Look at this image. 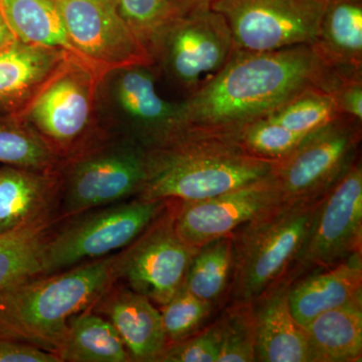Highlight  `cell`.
<instances>
[{
  "instance_id": "1",
  "label": "cell",
  "mask_w": 362,
  "mask_h": 362,
  "mask_svg": "<svg viewBox=\"0 0 362 362\" xmlns=\"http://www.w3.org/2000/svg\"><path fill=\"white\" fill-rule=\"evenodd\" d=\"M340 76L312 45L265 52H233L211 81L178 103L180 127L235 134L304 90H333Z\"/></svg>"
},
{
  "instance_id": "2",
  "label": "cell",
  "mask_w": 362,
  "mask_h": 362,
  "mask_svg": "<svg viewBox=\"0 0 362 362\" xmlns=\"http://www.w3.org/2000/svg\"><path fill=\"white\" fill-rule=\"evenodd\" d=\"M276 162L252 156L233 134L180 127L147 149V175L136 197L194 202L251 185L273 173Z\"/></svg>"
},
{
  "instance_id": "3",
  "label": "cell",
  "mask_w": 362,
  "mask_h": 362,
  "mask_svg": "<svg viewBox=\"0 0 362 362\" xmlns=\"http://www.w3.org/2000/svg\"><path fill=\"white\" fill-rule=\"evenodd\" d=\"M119 252L30 279L0 291V334L58 356L71 319L96 305L116 282Z\"/></svg>"
},
{
  "instance_id": "4",
  "label": "cell",
  "mask_w": 362,
  "mask_h": 362,
  "mask_svg": "<svg viewBox=\"0 0 362 362\" xmlns=\"http://www.w3.org/2000/svg\"><path fill=\"white\" fill-rule=\"evenodd\" d=\"M322 199L281 202L230 235L228 302L252 303L289 274Z\"/></svg>"
},
{
  "instance_id": "5",
  "label": "cell",
  "mask_w": 362,
  "mask_h": 362,
  "mask_svg": "<svg viewBox=\"0 0 362 362\" xmlns=\"http://www.w3.org/2000/svg\"><path fill=\"white\" fill-rule=\"evenodd\" d=\"M102 78L92 69L70 62L20 115L61 166L114 135L100 112Z\"/></svg>"
},
{
  "instance_id": "6",
  "label": "cell",
  "mask_w": 362,
  "mask_h": 362,
  "mask_svg": "<svg viewBox=\"0 0 362 362\" xmlns=\"http://www.w3.org/2000/svg\"><path fill=\"white\" fill-rule=\"evenodd\" d=\"M166 204L168 201L135 197L61 221L45 244L40 276L122 251L148 228Z\"/></svg>"
},
{
  "instance_id": "7",
  "label": "cell",
  "mask_w": 362,
  "mask_h": 362,
  "mask_svg": "<svg viewBox=\"0 0 362 362\" xmlns=\"http://www.w3.org/2000/svg\"><path fill=\"white\" fill-rule=\"evenodd\" d=\"M61 175L58 214L63 221L137 197L146 180L147 148L131 138L112 135L62 166Z\"/></svg>"
},
{
  "instance_id": "8",
  "label": "cell",
  "mask_w": 362,
  "mask_h": 362,
  "mask_svg": "<svg viewBox=\"0 0 362 362\" xmlns=\"http://www.w3.org/2000/svg\"><path fill=\"white\" fill-rule=\"evenodd\" d=\"M153 66H129L105 74L99 84L102 120L111 134L125 136L147 149L180 129V106L159 95Z\"/></svg>"
},
{
  "instance_id": "9",
  "label": "cell",
  "mask_w": 362,
  "mask_h": 362,
  "mask_svg": "<svg viewBox=\"0 0 362 362\" xmlns=\"http://www.w3.org/2000/svg\"><path fill=\"white\" fill-rule=\"evenodd\" d=\"M233 54L232 33L211 7L181 14L162 37L153 56L163 75L187 97L216 75Z\"/></svg>"
},
{
  "instance_id": "10",
  "label": "cell",
  "mask_w": 362,
  "mask_h": 362,
  "mask_svg": "<svg viewBox=\"0 0 362 362\" xmlns=\"http://www.w3.org/2000/svg\"><path fill=\"white\" fill-rule=\"evenodd\" d=\"M328 0H216L233 52L278 51L315 40Z\"/></svg>"
},
{
  "instance_id": "11",
  "label": "cell",
  "mask_w": 362,
  "mask_h": 362,
  "mask_svg": "<svg viewBox=\"0 0 362 362\" xmlns=\"http://www.w3.org/2000/svg\"><path fill=\"white\" fill-rule=\"evenodd\" d=\"M362 122L343 116L276 162L272 177L283 202L321 199L359 157Z\"/></svg>"
},
{
  "instance_id": "12",
  "label": "cell",
  "mask_w": 362,
  "mask_h": 362,
  "mask_svg": "<svg viewBox=\"0 0 362 362\" xmlns=\"http://www.w3.org/2000/svg\"><path fill=\"white\" fill-rule=\"evenodd\" d=\"M197 250L178 235L173 204L168 201L148 228L119 252L116 282L163 306L182 288Z\"/></svg>"
},
{
  "instance_id": "13",
  "label": "cell",
  "mask_w": 362,
  "mask_h": 362,
  "mask_svg": "<svg viewBox=\"0 0 362 362\" xmlns=\"http://www.w3.org/2000/svg\"><path fill=\"white\" fill-rule=\"evenodd\" d=\"M362 166L361 156L324 195L293 266L298 278L314 269L335 265L361 252Z\"/></svg>"
},
{
  "instance_id": "14",
  "label": "cell",
  "mask_w": 362,
  "mask_h": 362,
  "mask_svg": "<svg viewBox=\"0 0 362 362\" xmlns=\"http://www.w3.org/2000/svg\"><path fill=\"white\" fill-rule=\"evenodd\" d=\"M71 44L102 77L129 66H153L144 45L112 0H56Z\"/></svg>"
},
{
  "instance_id": "15",
  "label": "cell",
  "mask_w": 362,
  "mask_h": 362,
  "mask_svg": "<svg viewBox=\"0 0 362 362\" xmlns=\"http://www.w3.org/2000/svg\"><path fill=\"white\" fill-rule=\"evenodd\" d=\"M176 232L189 246L232 235L240 226L283 202L272 175L232 192L194 202L170 201Z\"/></svg>"
},
{
  "instance_id": "16",
  "label": "cell",
  "mask_w": 362,
  "mask_h": 362,
  "mask_svg": "<svg viewBox=\"0 0 362 362\" xmlns=\"http://www.w3.org/2000/svg\"><path fill=\"white\" fill-rule=\"evenodd\" d=\"M92 310L113 325L131 361L158 362L168 339L160 310L148 298L115 282Z\"/></svg>"
},
{
  "instance_id": "17",
  "label": "cell",
  "mask_w": 362,
  "mask_h": 362,
  "mask_svg": "<svg viewBox=\"0 0 362 362\" xmlns=\"http://www.w3.org/2000/svg\"><path fill=\"white\" fill-rule=\"evenodd\" d=\"M70 62L77 61L20 40L0 52V117L23 114Z\"/></svg>"
},
{
  "instance_id": "18",
  "label": "cell",
  "mask_w": 362,
  "mask_h": 362,
  "mask_svg": "<svg viewBox=\"0 0 362 362\" xmlns=\"http://www.w3.org/2000/svg\"><path fill=\"white\" fill-rule=\"evenodd\" d=\"M291 273L252 302L256 323V361L310 362L304 328L290 310Z\"/></svg>"
},
{
  "instance_id": "19",
  "label": "cell",
  "mask_w": 362,
  "mask_h": 362,
  "mask_svg": "<svg viewBox=\"0 0 362 362\" xmlns=\"http://www.w3.org/2000/svg\"><path fill=\"white\" fill-rule=\"evenodd\" d=\"M362 299V255L335 265L314 269L293 281L290 310L302 327L323 312Z\"/></svg>"
},
{
  "instance_id": "20",
  "label": "cell",
  "mask_w": 362,
  "mask_h": 362,
  "mask_svg": "<svg viewBox=\"0 0 362 362\" xmlns=\"http://www.w3.org/2000/svg\"><path fill=\"white\" fill-rule=\"evenodd\" d=\"M61 192V169L40 170L1 164L0 233L58 214Z\"/></svg>"
},
{
  "instance_id": "21",
  "label": "cell",
  "mask_w": 362,
  "mask_h": 362,
  "mask_svg": "<svg viewBox=\"0 0 362 362\" xmlns=\"http://www.w3.org/2000/svg\"><path fill=\"white\" fill-rule=\"evenodd\" d=\"M312 47L341 77L362 76V0H328Z\"/></svg>"
},
{
  "instance_id": "22",
  "label": "cell",
  "mask_w": 362,
  "mask_h": 362,
  "mask_svg": "<svg viewBox=\"0 0 362 362\" xmlns=\"http://www.w3.org/2000/svg\"><path fill=\"white\" fill-rule=\"evenodd\" d=\"M303 328L310 362L362 361V299L323 312Z\"/></svg>"
},
{
  "instance_id": "23",
  "label": "cell",
  "mask_w": 362,
  "mask_h": 362,
  "mask_svg": "<svg viewBox=\"0 0 362 362\" xmlns=\"http://www.w3.org/2000/svg\"><path fill=\"white\" fill-rule=\"evenodd\" d=\"M0 11L20 42L65 52L92 69L71 44L56 0H0Z\"/></svg>"
},
{
  "instance_id": "24",
  "label": "cell",
  "mask_w": 362,
  "mask_h": 362,
  "mask_svg": "<svg viewBox=\"0 0 362 362\" xmlns=\"http://www.w3.org/2000/svg\"><path fill=\"white\" fill-rule=\"evenodd\" d=\"M61 221L54 214L0 233V291L40 277L45 244Z\"/></svg>"
},
{
  "instance_id": "25",
  "label": "cell",
  "mask_w": 362,
  "mask_h": 362,
  "mask_svg": "<svg viewBox=\"0 0 362 362\" xmlns=\"http://www.w3.org/2000/svg\"><path fill=\"white\" fill-rule=\"evenodd\" d=\"M61 362H132L113 325L92 309L71 319Z\"/></svg>"
},
{
  "instance_id": "26",
  "label": "cell",
  "mask_w": 362,
  "mask_h": 362,
  "mask_svg": "<svg viewBox=\"0 0 362 362\" xmlns=\"http://www.w3.org/2000/svg\"><path fill=\"white\" fill-rule=\"evenodd\" d=\"M233 267L232 237L221 238L199 247L183 287L218 308L228 301Z\"/></svg>"
},
{
  "instance_id": "27",
  "label": "cell",
  "mask_w": 362,
  "mask_h": 362,
  "mask_svg": "<svg viewBox=\"0 0 362 362\" xmlns=\"http://www.w3.org/2000/svg\"><path fill=\"white\" fill-rule=\"evenodd\" d=\"M266 117L293 132L308 136L343 116L332 90L311 87Z\"/></svg>"
},
{
  "instance_id": "28",
  "label": "cell",
  "mask_w": 362,
  "mask_h": 362,
  "mask_svg": "<svg viewBox=\"0 0 362 362\" xmlns=\"http://www.w3.org/2000/svg\"><path fill=\"white\" fill-rule=\"evenodd\" d=\"M0 163L40 170L62 168L20 116L0 117Z\"/></svg>"
},
{
  "instance_id": "29",
  "label": "cell",
  "mask_w": 362,
  "mask_h": 362,
  "mask_svg": "<svg viewBox=\"0 0 362 362\" xmlns=\"http://www.w3.org/2000/svg\"><path fill=\"white\" fill-rule=\"evenodd\" d=\"M153 59L162 37L181 16L168 0H112Z\"/></svg>"
},
{
  "instance_id": "30",
  "label": "cell",
  "mask_w": 362,
  "mask_h": 362,
  "mask_svg": "<svg viewBox=\"0 0 362 362\" xmlns=\"http://www.w3.org/2000/svg\"><path fill=\"white\" fill-rule=\"evenodd\" d=\"M216 321L221 333L218 362L256 361V323L252 304L230 302Z\"/></svg>"
},
{
  "instance_id": "31",
  "label": "cell",
  "mask_w": 362,
  "mask_h": 362,
  "mask_svg": "<svg viewBox=\"0 0 362 362\" xmlns=\"http://www.w3.org/2000/svg\"><path fill=\"white\" fill-rule=\"evenodd\" d=\"M233 135L252 156L272 162L289 156L307 137L287 129L269 117L247 124Z\"/></svg>"
},
{
  "instance_id": "32",
  "label": "cell",
  "mask_w": 362,
  "mask_h": 362,
  "mask_svg": "<svg viewBox=\"0 0 362 362\" xmlns=\"http://www.w3.org/2000/svg\"><path fill=\"white\" fill-rule=\"evenodd\" d=\"M216 307L181 288L160 307L162 324L168 344L192 337L206 327Z\"/></svg>"
},
{
  "instance_id": "33",
  "label": "cell",
  "mask_w": 362,
  "mask_h": 362,
  "mask_svg": "<svg viewBox=\"0 0 362 362\" xmlns=\"http://www.w3.org/2000/svg\"><path fill=\"white\" fill-rule=\"evenodd\" d=\"M221 333L218 321L192 337L166 345L158 362H218Z\"/></svg>"
},
{
  "instance_id": "34",
  "label": "cell",
  "mask_w": 362,
  "mask_h": 362,
  "mask_svg": "<svg viewBox=\"0 0 362 362\" xmlns=\"http://www.w3.org/2000/svg\"><path fill=\"white\" fill-rule=\"evenodd\" d=\"M0 362H61L54 352L0 334Z\"/></svg>"
},
{
  "instance_id": "35",
  "label": "cell",
  "mask_w": 362,
  "mask_h": 362,
  "mask_svg": "<svg viewBox=\"0 0 362 362\" xmlns=\"http://www.w3.org/2000/svg\"><path fill=\"white\" fill-rule=\"evenodd\" d=\"M332 90L341 115L362 122V76L340 77Z\"/></svg>"
},
{
  "instance_id": "36",
  "label": "cell",
  "mask_w": 362,
  "mask_h": 362,
  "mask_svg": "<svg viewBox=\"0 0 362 362\" xmlns=\"http://www.w3.org/2000/svg\"><path fill=\"white\" fill-rule=\"evenodd\" d=\"M181 14L192 13L204 7H211L216 0H168Z\"/></svg>"
},
{
  "instance_id": "37",
  "label": "cell",
  "mask_w": 362,
  "mask_h": 362,
  "mask_svg": "<svg viewBox=\"0 0 362 362\" xmlns=\"http://www.w3.org/2000/svg\"><path fill=\"white\" fill-rule=\"evenodd\" d=\"M16 40H18L16 39V35L7 25L6 18L0 11V52L11 47Z\"/></svg>"
}]
</instances>
